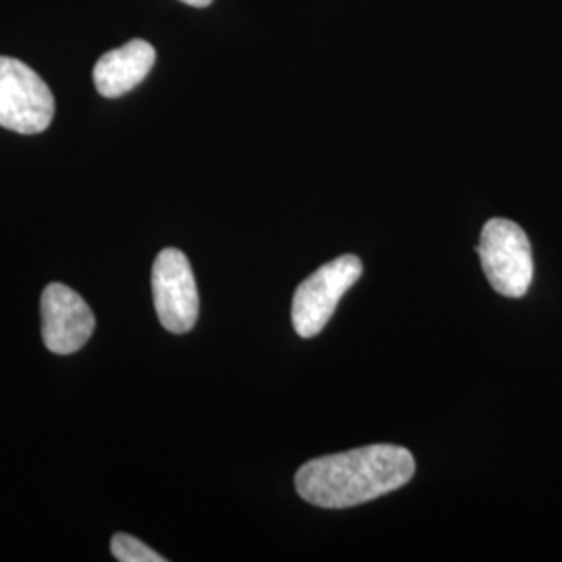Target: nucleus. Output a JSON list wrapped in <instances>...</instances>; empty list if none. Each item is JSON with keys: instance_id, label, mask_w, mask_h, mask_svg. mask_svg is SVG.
Listing matches in <instances>:
<instances>
[{"instance_id": "0eeeda50", "label": "nucleus", "mask_w": 562, "mask_h": 562, "mask_svg": "<svg viewBox=\"0 0 562 562\" xmlns=\"http://www.w3.org/2000/svg\"><path fill=\"white\" fill-rule=\"evenodd\" d=\"M157 50L146 41H130L120 48L109 50L94 65V86L104 99H120L138 88L153 71Z\"/></svg>"}, {"instance_id": "39448f33", "label": "nucleus", "mask_w": 562, "mask_h": 562, "mask_svg": "<svg viewBox=\"0 0 562 562\" xmlns=\"http://www.w3.org/2000/svg\"><path fill=\"white\" fill-rule=\"evenodd\" d=\"M153 299L162 327L186 334L199 319V288L188 257L178 248H165L153 265Z\"/></svg>"}, {"instance_id": "f257e3e1", "label": "nucleus", "mask_w": 562, "mask_h": 562, "mask_svg": "<svg viewBox=\"0 0 562 562\" xmlns=\"http://www.w3.org/2000/svg\"><path fill=\"white\" fill-rule=\"evenodd\" d=\"M413 454L392 443H373L302 464L296 492L322 508H350L401 490L413 480Z\"/></svg>"}, {"instance_id": "20e7f679", "label": "nucleus", "mask_w": 562, "mask_h": 562, "mask_svg": "<svg viewBox=\"0 0 562 562\" xmlns=\"http://www.w3.org/2000/svg\"><path fill=\"white\" fill-rule=\"evenodd\" d=\"M362 262L344 255L319 267L296 288L292 301V325L301 338H315L331 319L341 296L361 280Z\"/></svg>"}, {"instance_id": "7ed1b4c3", "label": "nucleus", "mask_w": 562, "mask_h": 562, "mask_svg": "<svg viewBox=\"0 0 562 562\" xmlns=\"http://www.w3.org/2000/svg\"><path fill=\"white\" fill-rule=\"evenodd\" d=\"M55 117L48 83L20 59L0 57V127L23 136L42 134Z\"/></svg>"}, {"instance_id": "1a4fd4ad", "label": "nucleus", "mask_w": 562, "mask_h": 562, "mask_svg": "<svg viewBox=\"0 0 562 562\" xmlns=\"http://www.w3.org/2000/svg\"><path fill=\"white\" fill-rule=\"evenodd\" d=\"M183 4H190V7H196V9H202V7H209L213 0H181Z\"/></svg>"}, {"instance_id": "f03ea898", "label": "nucleus", "mask_w": 562, "mask_h": 562, "mask_svg": "<svg viewBox=\"0 0 562 562\" xmlns=\"http://www.w3.org/2000/svg\"><path fill=\"white\" fill-rule=\"evenodd\" d=\"M483 273L506 299H521L533 280V252L521 225L510 220H490L477 246Z\"/></svg>"}, {"instance_id": "6e6552de", "label": "nucleus", "mask_w": 562, "mask_h": 562, "mask_svg": "<svg viewBox=\"0 0 562 562\" xmlns=\"http://www.w3.org/2000/svg\"><path fill=\"white\" fill-rule=\"evenodd\" d=\"M111 552L121 562H162L161 554H157L153 548L142 543L138 538H132L127 533H117L111 540Z\"/></svg>"}, {"instance_id": "423d86ee", "label": "nucleus", "mask_w": 562, "mask_h": 562, "mask_svg": "<svg viewBox=\"0 0 562 562\" xmlns=\"http://www.w3.org/2000/svg\"><path fill=\"white\" fill-rule=\"evenodd\" d=\"M42 340L53 355H74L94 334L97 319L78 292L48 283L42 292Z\"/></svg>"}]
</instances>
